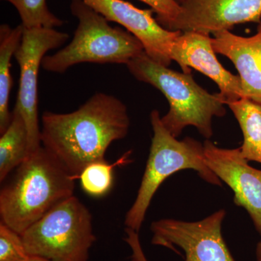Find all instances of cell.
Listing matches in <instances>:
<instances>
[{"instance_id": "8fae6325", "label": "cell", "mask_w": 261, "mask_h": 261, "mask_svg": "<svg viewBox=\"0 0 261 261\" xmlns=\"http://www.w3.org/2000/svg\"><path fill=\"white\" fill-rule=\"evenodd\" d=\"M203 145L206 164L232 190L235 205L247 211L261 236V170L249 165L240 147L221 148L209 140Z\"/></svg>"}, {"instance_id": "603a6c76", "label": "cell", "mask_w": 261, "mask_h": 261, "mask_svg": "<svg viewBox=\"0 0 261 261\" xmlns=\"http://www.w3.org/2000/svg\"><path fill=\"white\" fill-rule=\"evenodd\" d=\"M255 254H256L257 261H261V240L257 243Z\"/></svg>"}, {"instance_id": "ac0fdd59", "label": "cell", "mask_w": 261, "mask_h": 261, "mask_svg": "<svg viewBox=\"0 0 261 261\" xmlns=\"http://www.w3.org/2000/svg\"><path fill=\"white\" fill-rule=\"evenodd\" d=\"M115 165L110 164L106 160L88 165L79 176L84 191L93 197L107 194L113 186Z\"/></svg>"}, {"instance_id": "4fadbf2b", "label": "cell", "mask_w": 261, "mask_h": 261, "mask_svg": "<svg viewBox=\"0 0 261 261\" xmlns=\"http://www.w3.org/2000/svg\"><path fill=\"white\" fill-rule=\"evenodd\" d=\"M215 53L226 56L236 67L243 97L261 105V29L250 37L224 30L214 34Z\"/></svg>"}, {"instance_id": "6da1fadb", "label": "cell", "mask_w": 261, "mask_h": 261, "mask_svg": "<svg viewBox=\"0 0 261 261\" xmlns=\"http://www.w3.org/2000/svg\"><path fill=\"white\" fill-rule=\"evenodd\" d=\"M129 126L126 105L114 96L97 92L73 112L43 113L41 140L79 178L88 165L106 160L109 146L124 139Z\"/></svg>"}, {"instance_id": "ba28073f", "label": "cell", "mask_w": 261, "mask_h": 261, "mask_svg": "<svg viewBox=\"0 0 261 261\" xmlns=\"http://www.w3.org/2000/svg\"><path fill=\"white\" fill-rule=\"evenodd\" d=\"M226 216L224 209L200 221L161 219L151 224L152 243L184 250L185 261H236L228 250L221 232Z\"/></svg>"}, {"instance_id": "44dd1931", "label": "cell", "mask_w": 261, "mask_h": 261, "mask_svg": "<svg viewBox=\"0 0 261 261\" xmlns=\"http://www.w3.org/2000/svg\"><path fill=\"white\" fill-rule=\"evenodd\" d=\"M126 238H125V241L126 242V243L129 245L130 249L132 250V252H133V255H132V261H143L142 260V257H141L140 253H139L138 250L137 248V244H136V240H137V239H135V237L139 236V235L137 234V231H134L132 229H126ZM139 238V237H138Z\"/></svg>"}, {"instance_id": "d4e9b609", "label": "cell", "mask_w": 261, "mask_h": 261, "mask_svg": "<svg viewBox=\"0 0 261 261\" xmlns=\"http://www.w3.org/2000/svg\"><path fill=\"white\" fill-rule=\"evenodd\" d=\"M176 2H177V3H178V4H181V3H182V2H183V0H176Z\"/></svg>"}, {"instance_id": "7402d4cb", "label": "cell", "mask_w": 261, "mask_h": 261, "mask_svg": "<svg viewBox=\"0 0 261 261\" xmlns=\"http://www.w3.org/2000/svg\"><path fill=\"white\" fill-rule=\"evenodd\" d=\"M137 235H139L138 233H137ZM139 236H137L138 238ZM137 237H135V239H137V240H136V244H137V248L138 250L139 253H140L141 257H142V260L143 261H148L147 259L146 258L145 253H144L143 250H142V247L141 246L140 238H137Z\"/></svg>"}, {"instance_id": "9a60e30c", "label": "cell", "mask_w": 261, "mask_h": 261, "mask_svg": "<svg viewBox=\"0 0 261 261\" xmlns=\"http://www.w3.org/2000/svg\"><path fill=\"white\" fill-rule=\"evenodd\" d=\"M29 155L28 130L21 113L15 106L11 122L0 137V181H4Z\"/></svg>"}, {"instance_id": "7a4b0ae2", "label": "cell", "mask_w": 261, "mask_h": 261, "mask_svg": "<svg viewBox=\"0 0 261 261\" xmlns=\"http://www.w3.org/2000/svg\"><path fill=\"white\" fill-rule=\"evenodd\" d=\"M75 176L43 146L29 154L0 191V216L20 235L73 196Z\"/></svg>"}, {"instance_id": "9c48e42d", "label": "cell", "mask_w": 261, "mask_h": 261, "mask_svg": "<svg viewBox=\"0 0 261 261\" xmlns=\"http://www.w3.org/2000/svg\"><path fill=\"white\" fill-rule=\"evenodd\" d=\"M181 12L167 29L215 34L238 24L261 22V0H183Z\"/></svg>"}, {"instance_id": "277c9868", "label": "cell", "mask_w": 261, "mask_h": 261, "mask_svg": "<svg viewBox=\"0 0 261 261\" xmlns=\"http://www.w3.org/2000/svg\"><path fill=\"white\" fill-rule=\"evenodd\" d=\"M70 11L79 23L73 39L61 50L44 57L43 69L63 73L83 63L127 65L145 51L143 44L133 34L111 27L82 0H72Z\"/></svg>"}, {"instance_id": "30bf717a", "label": "cell", "mask_w": 261, "mask_h": 261, "mask_svg": "<svg viewBox=\"0 0 261 261\" xmlns=\"http://www.w3.org/2000/svg\"><path fill=\"white\" fill-rule=\"evenodd\" d=\"M108 21L124 27L143 44L149 58L168 66L173 42L181 32L163 28L153 18V10L136 8L123 0H82Z\"/></svg>"}, {"instance_id": "3957f363", "label": "cell", "mask_w": 261, "mask_h": 261, "mask_svg": "<svg viewBox=\"0 0 261 261\" xmlns=\"http://www.w3.org/2000/svg\"><path fill=\"white\" fill-rule=\"evenodd\" d=\"M126 65L137 80L155 87L168 99L169 111L161 121L173 137L177 138L188 126H195L206 140L212 137L213 118L226 113L219 93H209L196 83L192 73L170 69L153 61L145 51Z\"/></svg>"}, {"instance_id": "d6986e66", "label": "cell", "mask_w": 261, "mask_h": 261, "mask_svg": "<svg viewBox=\"0 0 261 261\" xmlns=\"http://www.w3.org/2000/svg\"><path fill=\"white\" fill-rule=\"evenodd\" d=\"M30 257L21 235L0 222V261H27Z\"/></svg>"}, {"instance_id": "2e32d148", "label": "cell", "mask_w": 261, "mask_h": 261, "mask_svg": "<svg viewBox=\"0 0 261 261\" xmlns=\"http://www.w3.org/2000/svg\"><path fill=\"white\" fill-rule=\"evenodd\" d=\"M227 106L243 132L242 155L247 161L261 163V105L243 97Z\"/></svg>"}, {"instance_id": "5bb4252c", "label": "cell", "mask_w": 261, "mask_h": 261, "mask_svg": "<svg viewBox=\"0 0 261 261\" xmlns=\"http://www.w3.org/2000/svg\"><path fill=\"white\" fill-rule=\"evenodd\" d=\"M22 24L11 28L8 24L0 27V134L4 133L12 119L9 111L10 92L13 80L10 69L11 60L14 57L23 37Z\"/></svg>"}, {"instance_id": "52a82bcc", "label": "cell", "mask_w": 261, "mask_h": 261, "mask_svg": "<svg viewBox=\"0 0 261 261\" xmlns=\"http://www.w3.org/2000/svg\"><path fill=\"white\" fill-rule=\"evenodd\" d=\"M66 33L50 28H24L14 58L20 67L18 99L15 106L23 116L29 135V154L42 147L38 113V77L46 53L64 44Z\"/></svg>"}, {"instance_id": "ffe728a7", "label": "cell", "mask_w": 261, "mask_h": 261, "mask_svg": "<svg viewBox=\"0 0 261 261\" xmlns=\"http://www.w3.org/2000/svg\"><path fill=\"white\" fill-rule=\"evenodd\" d=\"M148 5L156 13V20L163 27H168L176 20L181 12V5L176 0H140Z\"/></svg>"}, {"instance_id": "e0dca14e", "label": "cell", "mask_w": 261, "mask_h": 261, "mask_svg": "<svg viewBox=\"0 0 261 261\" xmlns=\"http://www.w3.org/2000/svg\"><path fill=\"white\" fill-rule=\"evenodd\" d=\"M15 7L25 29L50 28L61 27L63 20L48 8L46 0H3Z\"/></svg>"}, {"instance_id": "7c38bea8", "label": "cell", "mask_w": 261, "mask_h": 261, "mask_svg": "<svg viewBox=\"0 0 261 261\" xmlns=\"http://www.w3.org/2000/svg\"><path fill=\"white\" fill-rule=\"evenodd\" d=\"M171 59L177 63L183 73L190 74L193 68L214 81L225 105L243 98L240 75L232 74L219 63L208 34L181 32L173 42Z\"/></svg>"}, {"instance_id": "cb8c5ba5", "label": "cell", "mask_w": 261, "mask_h": 261, "mask_svg": "<svg viewBox=\"0 0 261 261\" xmlns=\"http://www.w3.org/2000/svg\"><path fill=\"white\" fill-rule=\"evenodd\" d=\"M27 261H50L47 260V259L43 258V257H36V256H31L29 257L28 260Z\"/></svg>"}, {"instance_id": "5b68a950", "label": "cell", "mask_w": 261, "mask_h": 261, "mask_svg": "<svg viewBox=\"0 0 261 261\" xmlns=\"http://www.w3.org/2000/svg\"><path fill=\"white\" fill-rule=\"evenodd\" d=\"M153 130L145 173L133 205L126 213V228L139 232L154 194L163 182L182 170L197 171L204 181L221 186V180L206 164L204 145L191 137L176 140L166 127L157 110L150 114Z\"/></svg>"}, {"instance_id": "484cf974", "label": "cell", "mask_w": 261, "mask_h": 261, "mask_svg": "<svg viewBox=\"0 0 261 261\" xmlns=\"http://www.w3.org/2000/svg\"><path fill=\"white\" fill-rule=\"evenodd\" d=\"M257 29H261V22L258 24V27H257Z\"/></svg>"}, {"instance_id": "8992f818", "label": "cell", "mask_w": 261, "mask_h": 261, "mask_svg": "<svg viewBox=\"0 0 261 261\" xmlns=\"http://www.w3.org/2000/svg\"><path fill=\"white\" fill-rule=\"evenodd\" d=\"M21 237L30 256L50 261H88L96 241L92 214L74 195L32 224Z\"/></svg>"}]
</instances>
